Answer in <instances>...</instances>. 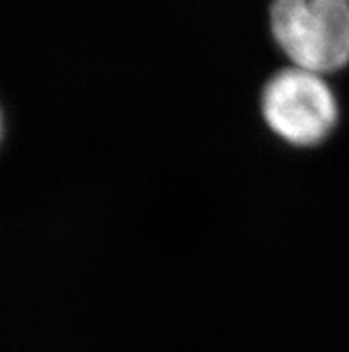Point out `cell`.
I'll use <instances>...</instances> for the list:
<instances>
[{"mask_svg":"<svg viewBox=\"0 0 349 352\" xmlns=\"http://www.w3.org/2000/svg\"><path fill=\"white\" fill-rule=\"evenodd\" d=\"M262 115L282 140L310 147L323 142L337 122V100L321 74L292 67L269 79Z\"/></svg>","mask_w":349,"mask_h":352,"instance_id":"2","label":"cell"},{"mask_svg":"<svg viewBox=\"0 0 349 352\" xmlns=\"http://www.w3.org/2000/svg\"><path fill=\"white\" fill-rule=\"evenodd\" d=\"M271 31L294 67L323 76L349 63V0H273Z\"/></svg>","mask_w":349,"mask_h":352,"instance_id":"1","label":"cell"}]
</instances>
